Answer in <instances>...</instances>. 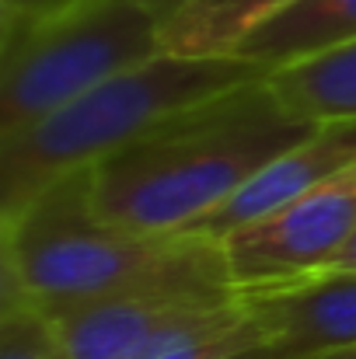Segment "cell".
<instances>
[{
  "instance_id": "6da1fadb",
  "label": "cell",
  "mask_w": 356,
  "mask_h": 359,
  "mask_svg": "<svg viewBox=\"0 0 356 359\" xmlns=\"http://www.w3.org/2000/svg\"><path fill=\"white\" fill-rule=\"evenodd\" d=\"M311 129L269 74H258L171 112L98 161L91 199L105 220L133 231H196Z\"/></svg>"
},
{
  "instance_id": "7a4b0ae2",
  "label": "cell",
  "mask_w": 356,
  "mask_h": 359,
  "mask_svg": "<svg viewBox=\"0 0 356 359\" xmlns=\"http://www.w3.org/2000/svg\"><path fill=\"white\" fill-rule=\"evenodd\" d=\"M4 293H21L46 314L126 297L235 300L217 238L150 234L112 224L91 199V168L63 175L0 220Z\"/></svg>"
},
{
  "instance_id": "3957f363",
  "label": "cell",
  "mask_w": 356,
  "mask_h": 359,
  "mask_svg": "<svg viewBox=\"0 0 356 359\" xmlns=\"http://www.w3.org/2000/svg\"><path fill=\"white\" fill-rule=\"evenodd\" d=\"M258 74L265 70L244 56H178L161 49L157 56L74 98L60 112L14 136H4L0 220L18 213L63 175L95 168L171 112L189 109Z\"/></svg>"
},
{
  "instance_id": "277c9868",
  "label": "cell",
  "mask_w": 356,
  "mask_h": 359,
  "mask_svg": "<svg viewBox=\"0 0 356 359\" xmlns=\"http://www.w3.org/2000/svg\"><path fill=\"white\" fill-rule=\"evenodd\" d=\"M161 53V18L140 0H77L0 28V140Z\"/></svg>"
},
{
  "instance_id": "5b68a950",
  "label": "cell",
  "mask_w": 356,
  "mask_h": 359,
  "mask_svg": "<svg viewBox=\"0 0 356 359\" xmlns=\"http://www.w3.org/2000/svg\"><path fill=\"white\" fill-rule=\"evenodd\" d=\"M356 227V175L279 206L220 238L237 297L283 290L329 272L339 248Z\"/></svg>"
},
{
  "instance_id": "8992f818",
  "label": "cell",
  "mask_w": 356,
  "mask_h": 359,
  "mask_svg": "<svg viewBox=\"0 0 356 359\" xmlns=\"http://www.w3.org/2000/svg\"><path fill=\"white\" fill-rule=\"evenodd\" d=\"M248 314L244 297H126L49 314L63 359H143L171 342L237 325Z\"/></svg>"
},
{
  "instance_id": "52a82bcc",
  "label": "cell",
  "mask_w": 356,
  "mask_h": 359,
  "mask_svg": "<svg viewBox=\"0 0 356 359\" xmlns=\"http://www.w3.org/2000/svg\"><path fill=\"white\" fill-rule=\"evenodd\" d=\"M356 168V119L315 122V129L283 150L269 168H262L237 196H231L213 217H206L196 234L228 238L231 231L276 213L279 206L336 182Z\"/></svg>"
},
{
  "instance_id": "ba28073f",
  "label": "cell",
  "mask_w": 356,
  "mask_h": 359,
  "mask_svg": "<svg viewBox=\"0 0 356 359\" xmlns=\"http://www.w3.org/2000/svg\"><path fill=\"white\" fill-rule=\"evenodd\" d=\"M244 304L269 328L279 359L356 346V272H322L283 290L251 293Z\"/></svg>"
},
{
  "instance_id": "9c48e42d",
  "label": "cell",
  "mask_w": 356,
  "mask_h": 359,
  "mask_svg": "<svg viewBox=\"0 0 356 359\" xmlns=\"http://www.w3.org/2000/svg\"><path fill=\"white\" fill-rule=\"evenodd\" d=\"M350 42H356V0H297L255 28L237 56L272 74Z\"/></svg>"
},
{
  "instance_id": "30bf717a",
  "label": "cell",
  "mask_w": 356,
  "mask_h": 359,
  "mask_svg": "<svg viewBox=\"0 0 356 359\" xmlns=\"http://www.w3.org/2000/svg\"><path fill=\"white\" fill-rule=\"evenodd\" d=\"M297 0H189L161 21V49L178 56H237L241 42Z\"/></svg>"
},
{
  "instance_id": "8fae6325",
  "label": "cell",
  "mask_w": 356,
  "mask_h": 359,
  "mask_svg": "<svg viewBox=\"0 0 356 359\" xmlns=\"http://www.w3.org/2000/svg\"><path fill=\"white\" fill-rule=\"evenodd\" d=\"M269 81L301 119H356V42L272 70Z\"/></svg>"
},
{
  "instance_id": "7c38bea8",
  "label": "cell",
  "mask_w": 356,
  "mask_h": 359,
  "mask_svg": "<svg viewBox=\"0 0 356 359\" xmlns=\"http://www.w3.org/2000/svg\"><path fill=\"white\" fill-rule=\"evenodd\" d=\"M0 359H63L53 318L21 293L0 290Z\"/></svg>"
},
{
  "instance_id": "4fadbf2b",
  "label": "cell",
  "mask_w": 356,
  "mask_h": 359,
  "mask_svg": "<svg viewBox=\"0 0 356 359\" xmlns=\"http://www.w3.org/2000/svg\"><path fill=\"white\" fill-rule=\"evenodd\" d=\"M70 4H77V0H0V28L53 18V14L67 11Z\"/></svg>"
},
{
  "instance_id": "5bb4252c",
  "label": "cell",
  "mask_w": 356,
  "mask_h": 359,
  "mask_svg": "<svg viewBox=\"0 0 356 359\" xmlns=\"http://www.w3.org/2000/svg\"><path fill=\"white\" fill-rule=\"evenodd\" d=\"M329 272H356V227L350 231L346 244L339 248V255H336V262L329 265Z\"/></svg>"
},
{
  "instance_id": "9a60e30c",
  "label": "cell",
  "mask_w": 356,
  "mask_h": 359,
  "mask_svg": "<svg viewBox=\"0 0 356 359\" xmlns=\"http://www.w3.org/2000/svg\"><path fill=\"white\" fill-rule=\"evenodd\" d=\"M140 4H147V7H150V11H154V14H157V18L164 21L168 14H175L178 7H185L189 0H140Z\"/></svg>"
},
{
  "instance_id": "2e32d148",
  "label": "cell",
  "mask_w": 356,
  "mask_h": 359,
  "mask_svg": "<svg viewBox=\"0 0 356 359\" xmlns=\"http://www.w3.org/2000/svg\"><path fill=\"white\" fill-rule=\"evenodd\" d=\"M231 359H279L276 356V349H272V342H265V346H255V349H244V353H237Z\"/></svg>"
},
{
  "instance_id": "e0dca14e",
  "label": "cell",
  "mask_w": 356,
  "mask_h": 359,
  "mask_svg": "<svg viewBox=\"0 0 356 359\" xmlns=\"http://www.w3.org/2000/svg\"><path fill=\"white\" fill-rule=\"evenodd\" d=\"M311 359H356V346H346V349H329V353H318Z\"/></svg>"
},
{
  "instance_id": "ac0fdd59",
  "label": "cell",
  "mask_w": 356,
  "mask_h": 359,
  "mask_svg": "<svg viewBox=\"0 0 356 359\" xmlns=\"http://www.w3.org/2000/svg\"><path fill=\"white\" fill-rule=\"evenodd\" d=\"M353 175H356V168H353Z\"/></svg>"
}]
</instances>
